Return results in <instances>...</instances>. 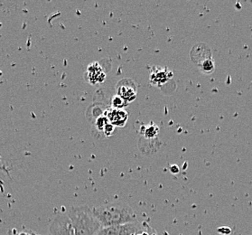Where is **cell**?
Masks as SVG:
<instances>
[{
  "label": "cell",
  "instance_id": "1",
  "mask_svg": "<svg viewBox=\"0 0 252 235\" xmlns=\"http://www.w3.org/2000/svg\"><path fill=\"white\" fill-rule=\"evenodd\" d=\"M92 209L102 228L137 222L134 210L122 202L107 203Z\"/></svg>",
  "mask_w": 252,
  "mask_h": 235
},
{
  "label": "cell",
  "instance_id": "2",
  "mask_svg": "<svg viewBox=\"0 0 252 235\" xmlns=\"http://www.w3.org/2000/svg\"><path fill=\"white\" fill-rule=\"evenodd\" d=\"M75 235H95L102 227L94 216L92 209L86 205L70 206L66 212Z\"/></svg>",
  "mask_w": 252,
  "mask_h": 235
},
{
  "label": "cell",
  "instance_id": "3",
  "mask_svg": "<svg viewBox=\"0 0 252 235\" xmlns=\"http://www.w3.org/2000/svg\"><path fill=\"white\" fill-rule=\"evenodd\" d=\"M147 227V224H141L138 222L126 223L101 228L95 235H137L144 232Z\"/></svg>",
  "mask_w": 252,
  "mask_h": 235
},
{
  "label": "cell",
  "instance_id": "4",
  "mask_svg": "<svg viewBox=\"0 0 252 235\" xmlns=\"http://www.w3.org/2000/svg\"><path fill=\"white\" fill-rule=\"evenodd\" d=\"M51 235H75L70 220L66 213H58L49 227Z\"/></svg>",
  "mask_w": 252,
  "mask_h": 235
},
{
  "label": "cell",
  "instance_id": "5",
  "mask_svg": "<svg viewBox=\"0 0 252 235\" xmlns=\"http://www.w3.org/2000/svg\"><path fill=\"white\" fill-rule=\"evenodd\" d=\"M117 96L121 97L128 103L136 100L137 94V87L135 81L132 79H122L117 82L116 87Z\"/></svg>",
  "mask_w": 252,
  "mask_h": 235
},
{
  "label": "cell",
  "instance_id": "6",
  "mask_svg": "<svg viewBox=\"0 0 252 235\" xmlns=\"http://www.w3.org/2000/svg\"><path fill=\"white\" fill-rule=\"evenodd\" d=\"M84 78L91 84H100L105 81L106 73L98 62H93L88 65Z\"/></svg>",
  "mask_w": 252,
  "mask_h": 235
},
{
  "label": "cell",
  "instance_id": "7",
  "mask_svg": "<svg viewBox=\"0 0 252 235\" xmlns=\"http://www.w3.org/2000/svg\"><path fill=\"white\" fill-rule=\"evenodd\" d=\"M109 122L113 125L115 128H123L128 122L129 113L126 110H115L110 109L104 113Z\"/></svg>",
  "mask_w": 252,
  "mask_h": 235
},
{
  "label": "cell",
  "instance_id": "8",
  "mask_svg": "<svg viewBox=\"0 0 252 235\" xmlns=\"http://www.w3.org/2000/svg\"><path fill=\"white\" fill-rule=\"evenodd\" d=\"M172 71L166 70V69H159L157 68L156 70H153L150 76V82L153 85L161 86L167 82L170 77H172Z\"/></svg>",
  "mask_w": 252,
  "mask_h": 235
},
{
  "label": "cell",
  "instance_id": "9",
  "mask_svg": "<svg viewBox=\"0 0 252 235\" xmlns=\"http://www.w3.org/2000/svg\"><path fill=\"white\" fill-rule=\"evenodd\" d=\"M159 127L156 124H148L147 126L141 127V133L143 137L147 140L156 139L159 134Z\"/></svg>",
  "mask_w": 252,
  "mask_h": 235
},
{
  "label": "cell",
  "instance_id": "10",
  "mask_svg": "<svg viewBox=\"0 0 252 235\" xmlns=\"http://www.w3.org/2000/svg\"><path fill=\"white\" fill-rule=\"evenodd\" d=\"M200 69L206 74H210L214 69H215V65H214V61L212 58L206 59L204 62H202L199 65Z\"/></svg>",
  "mask_w": 252,
  "mask_h": 235
},
{
  "label": "cell",
  "instance_id": "11",
  "mask_svg": "<svg viewBox=\"0 0 252 235\" xmlns=\"http://www.w3.org/2000/svg\"><path fill=\"white\" fill-rule=\"evenodd\" d=\"M112 109H115V110H125L126 107H128L129 103L124 100L121 97L115 95L112 99Z\"/></svg>",
  "mask_w": 252,
  "mask_h": 235
},
{
  "label": "cell",
  "instance_id": "12",
  "mask_svg": "<svg viewBox=\"0 0 252 235\" xmlns=\"http://www.w3.org/2000/svg\"><path fill=\"white\" fill-rule=\"evenodd\" d=\"M108 123H109L108 118H107V117H106L104 114H102V115H100L99 117L96 118L95 122H94V127L96 128V129H97L98 131L102 132L103 129H104V128L106 127V125Z\"/></svg>",
  "mask_w": 252,
  "mask_h": 235
},
{
  "label": "cell",
  "instance_id": "13",
  "mask_svg": "<svg viewBox=\"0 0 252 235\" xmlns=\"http://www.w3.org/2000/svg\"><path fill=\"white\" fill-rule=\"evenodd\" d=\"M115 129H116V128L109 122V123L106 125V127L104 128V129H103L102 132H103V134H104L106 138H109V137H111V136H112V134L114 133Z\"/></svg>",
  "mask_w": 252,
  "mask_h": 235
},
{
  "label": "cell",
  "instance_id": "14",
  "mask_svg": "<svg viewBox=\"0 0 252 235\" xmlns=\"http://www.w3.org/2000/svg\"><path fill=\"white\" fill-rule=\"evenodd\" d=\"M218 232H219V234H222L223 235H229L231 233V230L227 226H223V227L218 228Z\"/></svg>",
  "mask_w": 252,
  "mask_h": 235
},
{
  "label": "cell",
  "instance_id": "15",
  "mask_svg": "<svg viewBox=\"0 0 252 235\" xmlns=\"http://www.w3.org/2000/svg\"><path fill=\"white\" fill-rule=\"evenodd\" d=\"M149 230H151V228H150L149 226H147L144 232H142L140 234H138V235H157L154 230H153L152 232H149Z\"/></svg>",
  "mask_w": 252,
  "mask_h": 235
},
{
  "label": "cell",
  "instance_id": "16",
  "mask_svg": "<svg viewBox=\"0 0 252 235\" xmlns=\"http://www.w3.org/2000/svg\"><path fill=\"white\" fill-rule=\"evenodd\" d=\"M170 171L171 173H173L174 175H176L177 173H179V167L176 165V164H173V165H171L170 166Z\"/></svg>",
  "mask_w": 252,
  "mask_h": 235
},
{
  "label": "cell",
  "instance_id": "17",
  "mask_svg": "<svg viewBox=\"0 0 252 235\" xmlns=\"http://www.w3.org/2000/svg\"><path fill=\"white\" fill-rule=\"evenodd\" d=\"M18 235H35V234H33L32 232H29V231H23V232L19 233Z\"/></svg>",
  "mask_w": 252,
  "mask_h": 235
},
{
  "label": "cell",
  "instance_id": "18",
  "mask_svg": "<svg viewBox=\"0 0 252 235\" xmlns=\"http://www.w3.org/2000/svg\"><path fill=\"white\" fill-rule=\"evenodd\" d=\"M15 235V233H14V232H13V233H12V231H10V232H9V233H8V235Z\"/></svg>",
  "mask_w": 252,
  "mask_h": 235
},
{
  "label": "cell",
  "instance_id": "19",
  "mask_svg": "<svg viewBox=\"0 0 252 235\" xmlns=\"http://www.w3.org/2000/svg\"><path fill=\"white\" fill-rule=\"evenodd\" d=\"M50 235V234H47V235Z\"/></svg>",
  "mask_w": 252,
  "mask_h": 235
},
{
  "label": "cell",
  "instance_id": "20",
  "mask_svg": "<svg viewBox=\"0 0 252 235\" xmlns=\"http://www.w3.org/2000/svg\"></svg>",
  "mask_w": 252,
  "mask_h": 235
}]
</instances>
